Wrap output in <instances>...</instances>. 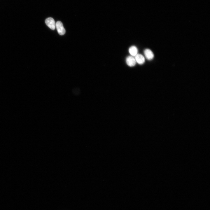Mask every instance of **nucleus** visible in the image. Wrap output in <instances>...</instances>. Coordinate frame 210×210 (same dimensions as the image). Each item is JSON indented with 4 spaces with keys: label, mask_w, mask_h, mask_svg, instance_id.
<instances>
[{
    "label": "nucleus",
    "mask_w": 210,
    "mask_h": 210,
    "mask_svg": "<svg viewBox=\"0 0 210 210\" xmlns=\"http://www.w3.org/2000/svg\"><path fill=\"white\" fill-rule=\"evenodd\" d=\"M138 49L135 46L130 47L129 49V52L131 56H135L138 54Z\"/></svg>",
    "instance_id": "obj_6"
},
{
    "label": "nucleus",
    "mask_w": 210,
    "mask_h": 210,
    "mask_svg": "<svg viewBox=\"0 0 210 210\" xmlns=\"http://www.w3.org/2000/svg\"><path fill=\"white\" fill-rule=\"evenodd\" d=\"M46 25L52 30H54L55 28L56 23L54 19L51 17L47 18L45 21Z\"/></svg>",
    "instance_id": "obj_2"
},
{
    "label": "nucleus",
    "mask_w": 210,
    "mask_h": 210,
    "mask_svg": "<svg viewBox=\"0 0 210 210\" xmlns=\"http://www.w3.org/2000/svg\"><path fill=\"white\" fill-rule=\"evenodd\" d=\"M136 62L139 64H143L145 62L144 57L141 54H137L134 57Z\"/></svg>",
    "instance_id": "obj_5"
},
{
    "label": "nucleus",
    "mask_w": 210,
    "mask_h": 210,
    "mask_svg": "<svg viewBox=\"0 0 210 210\" xmlns=\"http://www.w3.org/2000/svg\"><path fill=\"white\" fill-rule=\"evenodd\" d=\"M55 27H56L57 31L60 35H62L65 34V30L64 27L62 23L61 22L58 21L56 22Z\"/></svg>",
    "instance_id": "obj_1"
},
{
    "label": "nucleus",
    "mask_w": 210,
    "mask_h": 210,
    "mask_svg": "<svg viewBox=\"0 0 210 210\" xmlns=\"http://www.w3.org/2000/svg\"><path fill=\"white\" fill-rule=\"evenodd\" d=\"M144 53L146 58L148 60H151L154 57V55L152 51L148 49H146Z\"/></svg>",
    "instance_id": "obj_4"
},
{
    "label": "nucleus",
    "mask_w": 210,
    "mask_h": 210,
    "mask_svg": "<svg viewBox=\"0 0 210 210\" xmlns=\"http://www.w3.org/2000/svg\"><path fill=\"white\" fill-rule=\"evenodd\" d=\"M126 61L127 64L130 67L134 66L136 63L134 57L132 56H130L127 57Z\"/></svg>",
    "instance_id": "obj_3"
}]
</instances>
